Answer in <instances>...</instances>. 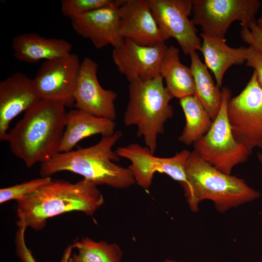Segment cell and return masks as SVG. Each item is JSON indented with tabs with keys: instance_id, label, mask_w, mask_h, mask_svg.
Here are the masks:
<instances>
[{
	"instance_id": "obj_26",
	"label": "cell",
	"mask_w": 262,
	"mask_h": 262,
	"mask_svg": "<svg viewBox=\"0 0 262 262\" xmlns=\"http://www.w3.org/2000/svg\"><path fill=\"white\" fill-rule=\"evenodd\" d=\"M26 229L23 226L18 227L15 241L16 254L21 262H37L26 244L25 232ZM74 248V244L67 246L65 249L60 262H70L72 251Z\"/></svg>"
},
{
	"instance_id": "obj_4",
	"label": "cell",
	"mask_w": 262,
	"mask_h": 262,
	"mask_svg": "<svg viewBox=\"0 0 262 262\" xmlns=\"http://www.w3.org/2000/svg\"><path fill=\"white\" fill-rule=\"evenodd\" d=\"M186 183L182 185L190 209L198 211L203 200L212 201L220 213L253 201L260 193L241 179L226 174L204 160L194 150L185 165Z\"/></svg>"
},
{
	"instance_id": "obj_1",
	"label": "cell",
	"mask_w": 262,
	"mask_h": 262,
	"mask_svg": "<svg viewBox=\"0 0 262 262\" xmlns=\"http://www.w3.org/2000/svg\"><path fill=\"white\" fill-rule=\"evenodd\" d=\"M103 203L97 185L85 179L76 183L52 180L16 201V225L40 230L48 219L69 212L92 216Z\"/></svg>"
},
{
	"instance_id": "obj_28",
	"label": "cell",
	"mask_w": 262,
	"mask_h": 262,
	"mask_svg": "<svg viewBox=\"0 0 262 262\" xmlns=\"http://www.w3.org/2000/svg\"><path fill=\"white\" fill-rule=\"evenodd\" d=\"M245 57L246 66L254 68L258 82L262 88V52L249 46L246 47Z\"/></svg>"
},
{
	"instance_id": "obj_3",
	"label": "cell",
	"mask_w": 262,
	"mask_h": 262,
	"mask_svg": "<svg viewBox=\"0 0 262 262\" xmlns=\"http://www.w3.org/2000/svg\"><path fill=\"white\" fill-rule=\"evenodd\" d=\"M120 131L102 136L92 146L60 152L51 159L41 163L40 174L46 177L60 171H67L80 175L97 185H106L116 189L129 187L136 183L129 168L115 162L120 161L114 146L122 137Z\"/></svg>"
},
{
	"instance_id": "obj_29",
	"label": "cell",
	"mask_w": 262,
	"mask_h": 262,
	"mask_svg": "<svg viewBox=\"0 0 262 262\" xmlns=\"http://www.w3.org/2000/svg\"><path fill=\"white\" fill-rule=\"evenodd\" d=\"M257 26L262 31V12L260 17L256 21Z\"/></svg>"
},
{
	"instance_id": "obj_30",
	"label": "cell",
	"mask_w": 262,
	"mask_h": 262,
	"mask_svg": "<svg viewBox=\"0 0 262 262\" xmlns=\"http://www.w3.org/2000/svg\"><path fill=\"white\" fill-rule=\"evenodd\" d=\"M257 158L259 162L262 164V153L259 152L257 154Z\"/></svg>"
},
{
	"instance_id": "obj_15",
	"label": "cell",
	"mask_w": 262,
	"mask_h": 262,
	"mask_svg": "<svg viewBox=\"0 0 262 262\" xmlns=\"http://www.w3.org/2000/svg\"><path fill=\"white\" fill-rule=\"evenodd\" d=\"M120 32L125 39L154 46L165 42L153 14L149 0H124L118 10Z\"/></svg>"
},
{
	"instance_id": "obj_8",
	"label": "cell",
	"mask_w": 262,
	"mask_h": 262,
	"mask_svg": "<svg viewBox=\"0 0 262 262\" xmlns=\"http://www.w3.org/2000/svg\"><path fill=\"white\" fill-rule=\"evenodd\" d=\"M261 6L258 0H192V21L204 34L226 40L225 34L234 21L241 26L256 22Z\"/></svg>"
},
{
	"instance_id": "obj_16",
	"label": "cell",
	"mask_w": 262,
	"mask_h": 262,
	"mask_svg": "<svg viewBox=\"0 0 262 262\" xmlns=\"http://www.w3.org/2000/svg\"><path fill=\"white\" fill-rule=\"evenodd\" d=\"M41 99L33 80L16 72L0 82V140L4 141L11 121Z\"/></svg>"
},
{
	"instance_id": "obj_25",
	"label": "cell",
	"mask_w": 262,
	"mask_h": 262,
	"mask_svg": "<svg viewBox=\"0 0 262 262\" xmlns=\"http://www.w3.org/2000/svg\"><path fill=\"white\" fill-rule=\"evenodd\" d=\"M114 0H62L61 11L71 19L97 9L109 5Z\"/></svg>"
},
{
	"instance_id": "obj_22",
	"label": "cell",
	"mask_w": 262,
	"mask_h": 262,
	"mask_svg": "<svg viewBox=\"0 0 262 262\" xmlns=\"http://www.w3.org/2000/svg\"><path fill=\"white\" fill-rule=\"evenodd\" d=\"M180 104L184 114L186 124L178 139L185 145L193 144L207 133L213 120L194 95L180 99Z\"/></svg>"
},
{
	"instance_id": "obj_6",
	"label": "cell",
	"mask_w": 262,
	"mask_h": 262,
	"mask_svg": "<svg viewBox=\"0 0 262 262\" xmlns=\"http://www.w3.org/2000/svg\"><path fill=\"white\" fill-rule=\"evenodd\" d=\"M221 91V104L217 116L210 130L193 146L194 150L206 162L230 175L234 166L247 161L252 151L234 138L227 115L231 91L227 87H223Z\"/></svg>"
},
{
	"instance_id": "obj_14",
	"label": "cell",
	"mask_w": 262,
	"mask_h": 262,
	"mask_svg": "<svg viewBox=\"0 0 262 262\" xmlns=\"http://www.w3.org/2000/svg\"><path fill=\"white\" fill-rule=\"evenodd\" d=\"M98 68L97 63L91 58L85 57L82 62L74 106L94 115L115 120L117 94L100 85L97 78Z\"/></svg>"
},
{
	"instance_id": "obj_18",
	"label": "cell",
	"mask_w": 262,
	"mask_h": 262,
	"mask_svg": "<svg viewBox=\"0 0 262 262\" xmlns=\"http://www.w3.org/2000/svg\"><path fill=\"white\" fill-rule=\"evenodd\" d=\"M15 57L26 63L48 60L71 53L72 46L60 38H46L35 33L19 34L12 40Z\"/></svg>"
},
{
	"instance_id": "obj_7",
	"label": "cell",
	"mask_w": 262,
	"mask_h": 262,
	"mask_svg": "<svg viewBox=\"0 0 262 262\" xmlns=\"http://www.w3.org/2000/svg\"><path fill=\"white\" fill-rule=\"evenodd\" d=\"M227 115L238 143L252 151L262 148V88L254 71L244 90L229 100Z\"/></svg>"
},
{
	"instance_id": "obj_31",
	"label": "cell",
	"mask_w": 262,
	"mask_h": 262,
	"mask_svg": "<svg viewBox=\"0 0 262 262\" xmlns=\"http://www.w3.org/2000/svg\"><path fill=\"white\" fill-rule=\"evenodd\" d=\"M163 262H178L175 260H170V259H166L164 260Z\"/></svg>"
},
{
	"instance_id": "obj_20",
	"label": "cell",
	"mask_w": 262,
	"mask_h": 262,
	"mask_svg": "<svg viewBox=\"0 0 262 262\" xmlns=\"http://www.w3.org/2000/svg\"><path fill=\"white\" fill-rule=\"evenodd\" d=\"M179 54L177 48L167 47L161 65L160 75L165 80L166 88L172 97L180 99L194 95L195 86L191 69L180 62Z\"/></svg>"
},
{
	"instance_id": "obj_2",
	"label": "cell",
	"mask_w": 262,
	"mask_h": 262,
	"mask_svg": "<svg viewBox=\"0 0 262 262\" xmlns=\"http://www.w3.org/2000/svg\"><path fill=\"white\" fill-rule=\"evenodd\" d=\"M66 114L64 106L40 99L25 112L4 141L28 167L48 161L60 153Z\"/></svg>"
},
{
	"instance_id": "obj_19",
	"label": "cell",
	"mask_w": 262,
	"mask_h": 262,
	"mask_svg": "<svg viewBox=\"0 0 262 262\" xmlns=\"http://www.w3.org/2000/svg\"><path fill=\"white\" fill-rule=\"evenodd\" d=\"M203 41L200 51L205 65L213 73L216 85L221 88L224 75L233 65H242L246 62V47L233 48L228 46L226 40L201 33Z\"/></svg>"
},
{
	"instance_id": "obj_13",
	"label": "cell",
	"mask_w": 262,
	"mask_h": 262,
	"mask_svg": "<svg viewBox=\"0 0 262 262\" xmlns=\"http://www.w3.org/2000/svg\"><path fill=\"white\" fill-rule=\"evenodd\" d=\"M124 0H114L111 4L73 17L71 19L74 31L90 39L100 49L111 45L120 46L125 39L120 32L118 10Z\"/></svg>"
},
{
	"instance_id": "obj_12",
	"label": "cell",
	"mask_w": 262,
	"mask_h": 262,
	"mask_svg": "<svg viewBox=\"0 0 262 262\" xmlns=\"http://www.w3.org/2000/svg\"><path fill=\"white\" fill-rule=\"evenodd\" d=\"M167 49L165 42L145 46L125 39L120 46L114 49L112 58L120 73L129 82L138 79L147 81L160 75Z\"/></svg>"
},
{
	"instance_id": "obj_10",
	"label": "cell",
	"mask_w": 262,
	"mask_h": 262,
	"mask_svg": "<svg viewBox=\"0 0 262 262\" xmlns=\"http://www.w3.org/2000/svg\"><path fill=\"white\" fill-rule=\"evenodd\" d=\"M115 151L119 157L131 161L128 168L136 182L145 189L150 186L156 172L167 174L181 185L187 182L185 169L190 153L187 149L173 157L163 158L155 156L147 147L134 143L119 147Z\"/></svg>"
},
{
	"instance_id": "obj_11",
	"label": "cell",
	"mask_w": 262,
	"mask_h": 262,
	"mask_svg": "<svg viewBox=\"0 0 262 262\" xmlns=\"http://www.w3.org/2000/svg\"><path fill=\"white\" fill-rule=\"evenodd\" d=\"M150 7L165 41L175 38L183 52L200 50L202 43L192 20V0H149Z\"/></svg>"
},
{
	"instance_id": "obj_23",
	"label": "cell",
	"mask_w": 262,
	"mask_h": 262,
	"mask_svg": "<svg viewBox=\"0 0 262 262\" xmlns=\"http://www.w3.org/2000/svg\"><path fill=\"white\" fill-rule=\"evenodd\" d=\"M74 245L78 253L71 256L70 262H121L122 258L121 248L115 243L86 237L75 241Z\"/></svg>"
},
{
	"instance_id": "obj_24",
	"label": "cell",
	"mask_w": 262,
	"mask_h": 262,
	"mask_svg": "<svg viewBox=\"0 0 262 262\" xmlns=\"http://www.w3.org/2000/svg\"><path fill=\"white\" fill-rule=\"evenodd\" d=\"M50 177L35 179L8 187L0 189V204L11 200H19L23 197L35 192L40 187L50 182Z\"/></svg>"
},
{
	"instance_id": "obj_5",
	"label": "cell",
	"mask_w": 262,
	"mask_h": 262,
	"mask_svg": "<svg viewBox=\"0 0 262 262\" xmlns=\"http://www.w3.org/2000/svg\"><path fill=\"white\" fill-rule=\"evenodd\" d=\"M129 82L124 124L136 126L137 136L143 137L146 146L154 154L158 137L164 133L165 123L174 114L170 104L173 98L164 86L161 75L147 81L138 79Z\"/></svg>"
},
{
	"instance_id": "obj_9",
	"label": "cell",
	"mask_w": 262,
	"mask_h": 262,
	"mask_svg": "<svg viewBox=\"0 0 262 262\" xmlns=\"http://www.w3.org/2000/svg\"><path fill=\"white\" fill-rule=\"evenodd\" d=\"M81 63L72 53L45 61L33 79L40 99L65 107L74 106Z\"/></svg>"
},
{
	"instance_id": "obj_21",
	"label": "cell",
	"mask_w": 262,
	"mask_h": 262,
	"mask_svg": "<svg viewBox=\"0 0 262 262\" xmlns=\"http://www.w3.org/2000/svg\"><path fill=\"white\" fill-rule=\"evenodd\" d=\"M190 68L195 82L194 96L208 112L213 120L217 115L222 101V91L216 85L206 66L196 52L190 55Z\"/></svg>"
},
{
	"instance_id": "obj_27",
	"label": "cell",
	"mask_w": 262,
	"mask_h": 262,
	"mask_svg": "<svg viewBox=\"0 0 262 262\" xmlns=\"http://www.w3.org/2000/svg\"><path fill=\"white\" fill-rule=\"evenodd\" d=\"M240 35L243 41L262 52V31L257 26L256 22L247 26H241Z\"/></svg>"
},
{
	"instance_id": "obj_17",
	"label": "cell",
	"mask_w": 262,
	"mask_h": 262,
	"mask_svg": "<svg viewBox=\"0 0 262 262\" xmlns=\"http://www.w3.org/2000/svg\"><path fill=\"white\" fill-rule=\"evenodd\" d=\"M115 120L97 116L81 110L72 109L66 114L60 153L71 151L86 137L96 134L111 135L115 132Z\"/></svg>"
}]
</instances>
